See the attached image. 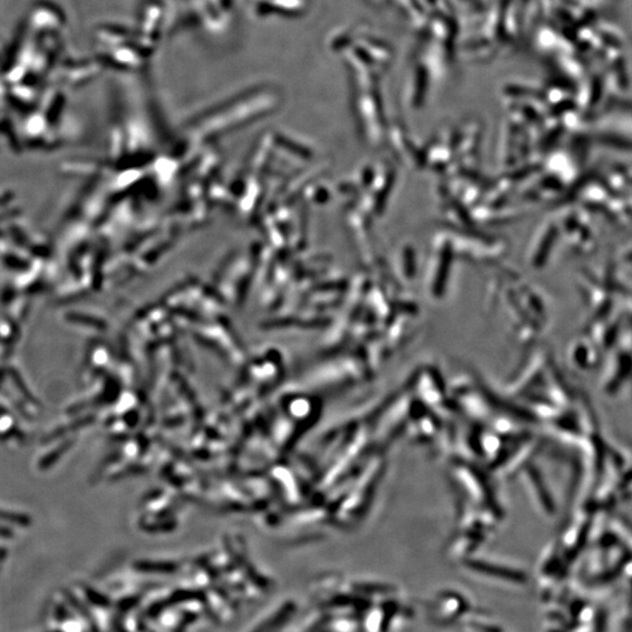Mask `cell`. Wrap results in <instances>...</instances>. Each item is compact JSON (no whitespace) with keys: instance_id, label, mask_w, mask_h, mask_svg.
<instances>
[{"instance_id":"6da1fadb","label":"cell","mask_w":632,"mask_h":632,"mask_svg":"<svg viewBox=\"0 0 632 632\" xmlns=\"http://www.w3.org/2000/svg\"><path fill=\"white\" fill-rule=\"evenodd\" d=\"M0 520L1 521H6L8 523H16V525L19 526H27L30 525V519L25 515H21V514L11 513V512H4V510H0Z\"/></svg>"},{"instance_id":"7a4b0ae2","label":"cell","mask_w":632,"mask_h":632,"mask_svg":"<svg viewBox=\"0 0 632 632\" xmlns=\"http://www.w3.org/2000/svg\"><path fill=\"white\" fill-rule=\"evenodd\" d=\"M8 535H10V532L3 528V527H0V537H8Z\"/></svg>"}]
</instances>
